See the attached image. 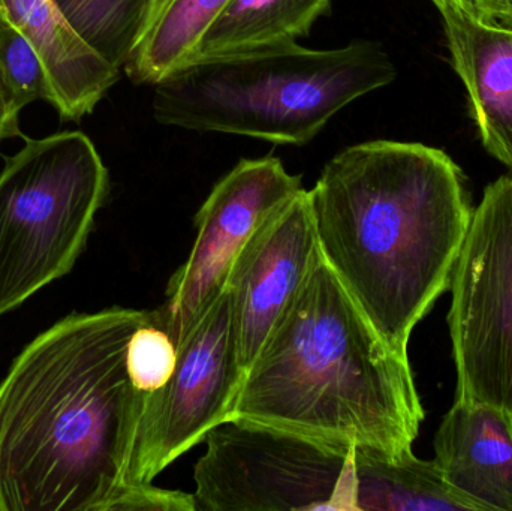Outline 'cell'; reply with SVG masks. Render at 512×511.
Segmentation results:
<instances>
[{
	"label": "cell",
	"instance_id": "obj_11",
	"mask_svg": "<svg viewBox=\"0 0 512 511\" xmlns=\"http://www.w3.org/2000/svg\"><path fill=\"white\" fill-rule=\"evenodd\" d=\"M436 8L484 147L512 170V24L475 20L447 3Z\"/></svg>",
	"mask_w": 512,
	"mask_h": 511
},
{
	"label": "cell",
	"instance_id": "obj_19",
	"mask_svg": "<svg viewBox=\"0 0 512 511\" xmlns=\"http://www.w3.org/2000/svg\"><path fill=\"white\" fill-rule=\"evenodd\" d=\"M126 362L132 384L143 393L164 386L176 369V342L153 323L150 311L129 339Z\"/></svg>",
	"mask_w": 512,
	"mask_h": 511
},
{
	"label": "cell",
	"instance_id": "obj_7",
	"mask_svg": "<svg viewBox=\"0 0 512 511\" xmlns=\"http://www.w3.org/2000/svg\"><path fill=\"white\" fill-rule=\"evenodd\" d=\"M450 290L456 398L512 414V171L484 189Z\"/></svg>",
	"mask_w": 512,
	"mask_h": 511
},
{
	"label": "cell",
	"instance_id": "obj_6",
	"mask_svg": "<svg viewBox=\"0 0 512 511\" xmlns=\"http://www.w3.org/2000/svg\"><path fill=\"white\" fill-rule=\"evenodd\" d=\"M195 465L203 511H358L357 447L230 419Z\"/></svg>",
	"mask_w": 512,
	"mask_h": 511
},
{
	"label": "cell",
	"instance_id": "obj_10",
	"mask_svg": "<svg viewBox=\"0 0 512 511\" xmlns=\"http://www.w3.org/2000/svg\"><path fill=\"white\" fill-rule=\"evenodd\" d=\"M321 255L309 191L301 189L259 224L237 255L225 291L243 371Z\"/></svg>",
	"mask_w": 512,
	"mask_h": 511
},
{
	"label": "cell",
	"instance_id": "obj_2",
	"mask_svg": "<svg viewBox=\"0 0 512 511\" xmlns=\"http://www.w3.org/2000/svg\"><path fill=\"white\" fill-rule=\"evenodd\" d=\"M319 249L382 339L408 357L415 326L453 281L471 225L462 168L436 147H346L309 191Z\"/></svg>",
	"mask_w": 512,
	"mask_h": 511
},
{
	"label": "cell",
	"instance_id": "obj_16",
	"mask_svg": "<svg viewBox=\"0 0 512 511\" xmlns=\"http://www.w3.org/2000/svg\"><path fill=\"white\" fill-rule=\"evenodd\" d=\"M228 0H150L140 39L125 65L137 84L155 86L194 59L204 32Z\"/></svg>",
	"mask_w": 512,
	"mask_h": 511
},
{
	"label": "cell",
	"instance_id": "obj_17",
	"mask_svg": "<svg viewBox=\"0 0 512 511\" xmlns=\"http://www.w3.org/2000/svg\"><path fill=\"white\" fill-rule=\"evenodd\" d=\"M78 35L105 60L125 68L143 32L150 0H54Z\"/></svg>",
	"mask_w": 512,
	"mask_h": 511
},
{
	"label": "cell",
	"instance_id": "obj_18",
	"mask_svg": "<svg viewBox=\"0 0 512 511\" xmlns=\"http://www.w3.org/2000/svg\"><path fill=\"white\" fill-rule=\"evenodd\" d=\"M0 68L18 108L48 101V84L38 53L0 0Z\"/></svg>",
	"mask_w": 512,
	"mask_h": 511
},
{
	"label": "cell",
	"instance_id": "obj_3",
	"mask_svg": "<svg viewBox=\"0 0 512 511\" xmlns=\"http://www.w3.org/2000/svg\"><path fill=\"white\" fill-rule=\"evenodd\" d=\"M231 419L402 455L426 411L409 357L379 336L321 254L245 372Z\"/></svg>",
	"mask_w": 512,
	"mask_h": 511
},
{
	"label": "cell",
	"instance_id": "obj_8",
	"mask_svg": "<svg viewBox=\"0 0 512 511\" xmlns=\"http://www.w3.org/2000/svg\"><path fill=\"white\" fill-rule=\"evenodd\" d=\"M245 371L237 359L227 291L177 344L170 380L144 396L129 486L150 485L207 434L231 419Z\"/></svg>",
	"mask_w": 512,
	"mask_h": 511
},
{
	"label": "cell",
	"instance_id": "obj_14",
	"mask_svg": "<svg viewBox=\"0 0 512 511\" xmlns=\"http://www.w3.org/2000/svg\"><path fill=\"white\" fill-rule=\"evenodd\" d=\"M358 511H486L450 485L435 461L357 447Z\"/></svg>",
	"mask_w": 512,
	"mask_h": 511
},
{
	"label": "cell",
	"instance_id": "obj_5",
	"mask_svg": "<svg viewBox=\"0 0 512 511\" xmlns=\"http://www.w3.org/2000/svg\"><path fill=\"white\" fill-rule=\"evenodd\" d=\"M108 194L93 141L24 138L0 171V317L74 269Z\"/></svg>",
	"mask_w": 512,
	"mask_h": 511
},
{
	"label": "cell",
	"instance_id": "obj_22",
	"mask_svg": "<svg viewBox=\"0 0 512 511\" xmlns=\"http://www.w3.org/2000/svg\"><path fill=\"white\" fill-rule=\"evenodd\" d=\"M20 111L0 68V141L20 135V129H18Z\"/></svg>",
	"mask_w": 512,
	"mask_h": 511
},
{
	"label": "cell",
	"instance_id": "obj_15",
	"mask_svg": "<svg viewBox=\"0 0 512 511\" xmlns=\"http://www.w3.org/2000/svg\"><path fill=\"white\" fill-rule=\"evenodd\" d=\"M330 5L331 0H228L204 32L194 59L292 44Z\"/></svg>",
	"mask_w": 512,
	"mask_h": 511
},
{
	"label": "cell",
	"instance_id": "obj_12",
	"mask_svg": "<svg viewBox=\"0 0 512 511\" xmlns=\"http://www.w3.org/2000/svg\"><path fill=\"white\" fill-rule=\"evenodd\" d=\"M433 447V461L453 488L486 511H512L511 413L456 398Z\"/></svg>",
	"mask_w": 512,
	"mask_h": 511
},
{
	"label": "cell",
	"instance_id": "obj_1",
	"mask_svg": "<svg viewBox=\"0 0 512 511\" xmlns=\"http://www.w3.org/2000/svg\"><path fill=\"white\" fill-rule=\"evenodd\" d=\"M146 317L75 312L15 357L0 383V511H116L146 396L126 354Z\"/></svg>",
	"mask_w": 512,
	"mask_h": 511
},
{
	"label": "cell",
	"instance_id": "obj_9",
	"mask_svg": "<svg viewBox=\"0 0 512 511\" xmlns=\"http://www.w3.org/2000/svg\"><path fill=\"white\" fill-rule=\"evenodd\" d=\"M301 189V177L273 156L242 159L216 183L195 216L191 255L168 281L164 305L150 311L176 345L224 293L237 255L259 224Z\"/></svg>",
	"mask_w": 512,
	"mask_h": 511
},
{
	"label": "cell",
	"instance_id": "obj_13",
	"mask_svg": "<svg viewBox=\"0 0 512 511\" xmlns=\"http://www.w3.org/2000/svg\"><path fill=\"white\" fill-rule=\"evenodd\" d=\"M3 3L38 53L47 78L48 102L66 119L92 113L119 80L120 69L78 35L54 0Z\"/></svg>",
	"mask_w": 512,
	"mask_h": 511
},
{
	"label": "cell",
	"instance_id": "obj_21",
	"mask_svg": "<svg viewBox=\"0 0 512 511\" xmlns=\"http://www.w3.org/2000/svg\"><path fill=\"white\" fill-rule=\"evenodd\" d=\"M447 3L475 20L512 24V0H432Z\"/></svg>",
	"mask_w": 512,
	"mask_h": 511
},
{
	"label": "cell",
	"instance_id": "obj_4",
	"mask_svg": "<svg viewBox=\"0 0 512 511\" xmlns=\"http://www.w3.org/2000/svg\"><path fill=\"white\" fill-rule=\"evenodd\" d=\"M396 75L387 51L372 41L333 50L292 42L201 57L155 84L153 116L186 131L304 146L346 105Z\"/></svg>",
	"mask_w": 512,
	"mask_h": 511
},
{
	"label": "cell",
	"instance_id": "obj_20",
	"mask_svg": "<svg viewBox=\"0 0 512 511\" xmlns=\"http://www.w3.org/2000/svg\"><path fill=\"white\" fill-rule=\"evenodd\" d=\"M116 511H197L194 494L167 491L150 485L132 486Z\"/></svg>",
	"mask_w": 512,
	"mask_h": 511
}]
</instances>
